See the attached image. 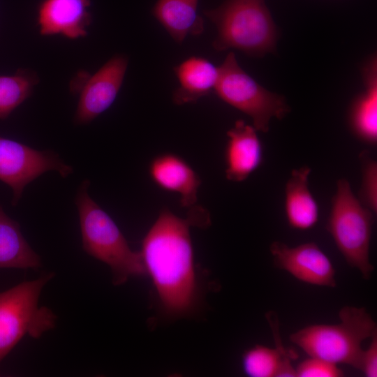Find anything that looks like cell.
<instances>
[{
    "instance_id": "cell-1",
    "label": "cell",
    "mask_w": 377,
    "mask_h": 377,
    "mask_svg": "<svg viewBox=\"0 0 377 377\" xmlns=\"http://www.w3.org/2000/svg\"><path fill=\"white\" fill-rule=\"evenodd\" d=\"M209 223L208 212L200 206L190 208L186 218L165 207L143 238L140 253L145 269L169 313L183 314L193 304L196 284L190 228Z\"/></svg>"
},
{
    "instance_id": "cell-2",
    "label": "cell",
    "mask_w": 377,
    "mask_h": 377,
    "mask_svg": "<svg viewBox=\"0 0 377 377\" xmlns=\"http://www.w3.org/2000/svg\"><path fill=\"white\" fill-rule=\"evenodd\" d=\"M89 185L88 179L83 180L75 197L83 250L110 267L116 286L145 275L140 253L131 249L116 223L90 197Z\"/></svg>"
},
{
    "instance_id": "cell-3",
    "label": "cell",
    "mask_w": 377,
    "mask_h": 377,
    "mask_svg": "<svg viewBox=\"0 0 377 377\" xmlns=\"http://www.w3.org/2000/svg\"><path fill=\"white\" fill-rule=\"evenodd\" d=\"M204 14L216 27V51L233 48L254 57L276 52L279 30L265 0H226Z\"/></svg>"
},
{
    "instance_id": "cell-4",
    "label": "cell",
    "mask_w": 377,
    "mask_h": 377,
    "mask_svg": "<svg viewBox=\"0 0 377 377\" xmlns=\"http://www.w3.org/2000/svg\"><path fill=\"white\" fill-rule=\"evenodd\" d=\"M340 322L306 326L290 335V341L309 357L357 369L362 343L377 331L376 323L364 307L343 306Z\"/></svg>"
},
{
    "instance_id": "cell-5",
    "label": "cell",
    "mask_w": 377,
    "mask_h": 377,
    "mask_svg": "<svg viewBox=\"0 0 377 377\" xmlns=\"http://www.w3.org/2000/svg\"><path fill=\"white\" fill-rule=\"evenodd\" d=\"M374 214L353 193L345 178L337 182L326 229L346 263L369 280L374 270L369 258Z\"/></svg>"
},
{
    "instance_id": "cell-6",
    "label": "cell",
    "mask_w": 377,
    "mask_h": 377,
    "mask_svg": "<svg viewBox=\"0 0 377 377\" xmlns=\"http://www.w3.org/2000/svg\"><path fill=\"white\" fill-rule=\"evenodd\" d=\"M53 276L47 273L0 292V364L24 337L38 339L54 328L56 315L38 306L41 291Z\"/></svg>"
},
{
    "instance_id": "cell-7",
    "label": "cell",
    "mask_w": 377,
    "mask_h": 377,
    "mask_svg": "<svg viewBox=\"0 0 377 377\" xmlns=\"http://www.w3.org/2000/svg\"><path fill=\"white\" fill-rule=\"evenodd\" d=\"M214 91L223 101L249 116L258 131L268 132L273 117L282 119L290 111L285 97L268 91L246 73L232 52L219 66Z\"/></svg>"
},
{
    "instance_id": "cell-8",
    "label": "cell",
    "mask_w": 377,
    "mask_h": 377,
    "mask_svg": "<svg viewBox=\"0 0 377 377\" xmlns=\"http://www.w3.org/2000/svg\"><path fill=\"white\" fill-rule=\"evenodd\" d=\"M48 171H56L65 178L73 169L52 150H37L0 137V180L12 189L13 206L19 202L29 183Z\"/></svg>"
},
{
    "instance_id": "cell-9",
    "label": "cell",
    "mask_w": 377,
    "mask_h": 377,
    "mask_svg": "<svg viewBox=\"0 0 377 377\" xmlns=\"http://www.w3.org/2000/svg\"><path fill=\"white\" fill-rule=\"evenodd\" d=\"M128 59L121 54L110 58L93 75L80 73L72 88L79 94L75 114L76 124H87L114 102L122 85Z\"/></svg>"
},
{
    "instance_id": "cell-10",
    "label": "cell",
    "mask_w": 377,
    "mask_h": 377,
    "mask_svg": "<svg viewBox=\"0 0 377 377\" xmlns=\"http://www.w3.org/2000/svg\"><path fill=\"white\" fill-rule=\"evenodd\" d=\"M269 251L276 267L297 280L318 286L334 288L336 272L328 256L314 242L296 246L275 241Z\"/></svg>"
},
{
    "instance_id": "cell-11",
    "label": "cell",
    "mask_w": 377,
    "mask_h": 377,
    "mask_svg": "<svg viewBox=\"0 0 377 377\" xmlns=\"http://www.w3.org/2000/svg\"><path fill=\"white\" fill-rule=\"evenodd\" d=\"M90 6V0H42L37 10L40 34L69 39L87 36L92 20Z\"/></svg>"
},
{
    "instance_id": "cell-12",
    "label": "cell",
    "mask_w": 377,
    "mask_h": 377,
    "mask_svg": "<svg viewBox=\"0 0 377 377\" xmlns=\"http://www.w3.org/2000/svg\"><path fill=\"white\" fill-rule=\"evenodd\" d=\"M257 131L242 119L237 120L227 131L224 159L228 180L243 182L260 165L263 147Z\"/></svg>"
},
{
    "instance_id": "cell-13",
    "label": "cell",
    "mask_w": 377,
    "mask_h": 377,
    "mask_svg": "<svg viewBox=\"0 0 377 377\" xmlns=\"http://www.w3.org/2000/svg\"><path fill=\"white\" fill-rule=\"evenodd\" d=\"M148 171L157 186L179 195L182 207L190 209L196 205L202 182L183 158L172 153L159 154L150 161Z\"/></svg>"
},
{
    "instance_id": "cell-14",
    "label": "cell",
    "mask_w": 377,
    "mask_h": 377,
    "mask_svg": "<svg viewBox=\"0 0 377 377\" xmlns=\"http://www.w3.org/2000/svg\"><path fill=\"white\" fill-rule=\"evenodd\" d=\"M364 89L353 98L348 112L352 133L364 144L377 143V57L371 54L361 68Z\"/></svg>"
},
{
    "instance_id": "cell-15",
    "label": "cell",
    "mask_w": 377,
    "mask_h": 377,
    "mask_svg": "<svg viewBox=\"0 0 377 377\" xmlns=\"http://www.w3.org/2000/svg\"><path fill=\"white\" fill-rule=\"evenodd\" d=\"M311 172L307 165L293 169L285 186L286 217L289 226L298 230L313 228L319 219V207L309 187Z\"/></svg>"
},
{
    "instance_id": "cell-16",
    "label": "cell",
    "mask_w": 377,
    "mask_h": 377,
    "mask_svg": "<svg viewBox=\"0 0 377 377\" xmlns=\"http://www.w3.org/2000/svg\"><path fill=\"white\" fill-rule=\"evenodd\" d=\"M173 70L179 84L172 94V101L177 105L195 103L209 95L219 77V66L200 57L187 58Z\"/></svg>"
},
{
    "instance_id": "cell-17",
    "label": "cell",
    "mask_w": 377,
    "mask_h": 377,
    "mask_svg": "<svg viewBox=\"0 0 377 377\" xmlns=\"http://www.w3.org/2000/svg\"><path fill=\"white\" fill-rule=\"evenodd\" d=\"M198 0H158L152 9L155 18L178 43L188 35L204 31V20L198 14Z\"/></svg>"
},
{
    "instance_id": "cell-18",
    "label": "cell",
    "mask_w": 377,
    "mask_h": 377,
    "mask_svg": "<svg viewBox=\"0 0 377 377\" xmlns=\"http://www.w3.org/2000/svg\"><path fill=\"white\" fill-rule=\"evenodd\" d=\"M40 256L24 237L20 224L0 205V268L38 269Z\"/></svg>"
},
{
    "instance_id": "cell-19",
    "label": "cell",
    "mask_w": 377,
    "mask_h": 377,
    "mask_svg": "<svg viewBox=\"0 0 377 377\" xmlns=\"http://www.w3.org/2000/svg\"><path fill=\"white\" fill-rule=\"evenodd\" d=\"M295 357L263 345H256L242 355L244 373L251 377H297L292 361Z\"/></svg>"
},
{
    "instance_id": "cell-20",
    "label": "cell",
    "mask_w": 377,
    "mask_h": 377,
    "mask_svg": "<svg viewBox=\"0 0 377 377\" xmlns=\"http://www.w3.org/2000/svg\"><path fill=\"white\" fill-rule=\"evenodd\" d=\"M38 82L37 75L27 70H20L12 75H0V119H6L26 101Z\"/></svg>"
},
{
    "instance_id": "cell-21",
    "label": "cell",
    "mask_w": 377,
    "mask_h": 377,
    "mask_svg": "<svg viewBox=\"0 0 377 377\" xmlns=\"http://www.w3.org/2000/svg\"><path fill=\"white\" fill-rule=\"evenodd\" d=\"M361 164L362 180L358 200L374 214L377 212V162L369 151L359 154Z\"/></svg>"
},
{
    "instance_id": "cell-22",
    "label": "cell",
    "mask_w": 377,
    "mask_h": 377,
    "mask_svg": "<svg viewBox=\"0 0 377 377\" xmlns=\"http://www.w3.org/2000/svg\"><path fill=\"white\" fill-rule=\"evenodd\" d=\"M297 377H340L343 371L337 364L321 358L309 357L295 368Z\"/></svg>"
},
{
    "instance_id": "cell-23",
    "label": "cell",
    "mask_w": 377,
    "mask_h": 377,
    "mask_svg": "<svg viewBox=\"0 0 377 377\" xmlns=\"http://www.w3.org/2000/svg\"><path fill=\"white\" fill-rule=\"evenodd\" d=\"M369 346L363 350L361 354L357 369L367 377L377 376V331L371 337Z\"/></svg>"
}]
</instances>
